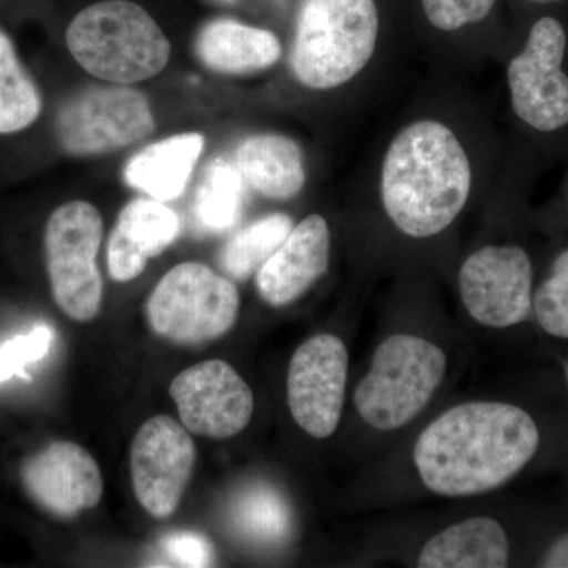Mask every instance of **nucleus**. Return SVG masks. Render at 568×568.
<instances>
[{
    "instance_id": "nucleus-23",
    "label": "nucleus",
    "mask_w": 568,
    "mask_h": 568,
    "mask_svg": "<svg viewBox=\"0 0 568 568\" xmlns=\"http://www.w3.org/2000/svg\"><path fill=\"white\" fill-rule=\"evenodd\" d=\"M293 227V219L286 213H272L257 220L223 246L220 267L233 280L250 278L286 241Z\"/></svg>"
},
{
    "instance_id": "nucleus-18",
    "label": "nucleus",
    "mask_w": 568,
    "mask_h": 568,
    "mask_svg": "<svg viewBox=\"0 0 568 568\" xmlns=\"http://www.w3.org/2000/svg\"><path fill=\"white\" fill-rule=\"evenodd\" d=\"M204 144L200 133L174 134L153 142L126 162L123 179L126 185L152 200L162 203L178 200L185 192Z\"/></svg>"
},
{
    "instance_id": "nucleus-11",
    "label": "nucleus",
    "mask_w": 568,
    "mask_h": 568,
    "mask_svg": "<svg viewBox=\"0 0 568 568\" xmlns=\"http://www.w3.org/2000/svg\"><path fill=\"white\" fill-rule=\"evenodd\" d=\"M349 354L338 336L320 334L297 347L287 369V406L316 439L334 435L345 405Z\"/></svg>"
},
{
    "instance_id": "nucleus-2",
    "label": "nucleus",
    "mask_w": 568,
    "mask_h": 568,
    "mask_svg": "<svg viewBox=\"0 0 568 568\" xmlns=\"http://www.w3.org/2000/svg\"><path fill=\"white\" fill-rule=\"evenodd\" d=\"M470 164L462 142L436 121L410 123L388 145L381 196L388 219L409 237L443 233L470 192Z\"/></svg>"
},
{
    "instance_id": "nucleus-10",
    "label": "nucleus",
    "mask_w": 568,
    "mask_h": 568,
    "mask_svg": "<svg viewBox=\"0 0 568 568\" xmlns=\"http://www.w3.org/2000/svg\"><path fill=\"white\" fill-rule=\"evenodd\" d=\"M532 264L518 246H485L459 268L463 305L478 324L506 328L532 310Z\"/></svg>"
},
{
    "instance_id": "nucleus-12",
    "label": "nucleus",
    "mask_w": 568,
    "mask_h": 568,
    "mask_svg": "<svg viewBox=\"0 0 568 568\" xmlns=\"http://www.w3.org/2000/svg\"><path fill=\"white\" fill-rule=\"evenodd\" d=\"M196 463V446L185 426L155 416L134 436L130 467L134 496L152 517L168 518L181 504Z\"/></svg>"
},
{
    "instance_id": "nucleus-20",
    "label": "nucleus",
    "mask_w": 568,
    "mask_h": 568,
    "mask_svg": "<svg viewBox=\"0 0 568 568\" xmlns=\"http://www.w3.org/2000/svg\"><path fill=\"white\" fill-rule=\"evenodd\" d=\"M510 552L506 530L493 518H470L426 541L420 568H504Z\"/></svg>"
},
{
    "instance_id": "nucleus-17",
    "label": "nucleus",
    "mask_w": 568,
    "mask_h": 568,
    "mask_svg": "<svg viewBox=\"0 0 568 568\" xmlns=\"http://www.w3.org/2000/svg\"><path fill=\"white\" fill-rule=\"evenodd\" d=\"M196 54L207 69L222 74H252L271 69L282 58L274 32L219 18L207 22L196 39Z\"/></svg>"
},
{
    "instance_id": "nucleus-1",
    "label": "nucleus",
    "mask_w": 568,
    "mask_h": 568,
    "mask_svg": "<svg viewBox=\"0 0 568 568\" xmlns=\"http://www.w3.org/2000/svg\"><path fill=\"white\" fill-rule=\"evenodd\" d=\"M540 444L534 418L497 402L452 407L418 436L414 448L422 481L448 497L484 495L525 469Z\"/></svg>"
},
{
    "instance_id": "nucleus-25",
    "label": "nucleus",
    "mask_w": 568,
    "mask_h": 568,
    "mask_svg": "<svg viewBox=\"0 0 568 568\" xmlns=\"http://www.w3.org/2000/svg\"><path fill=\"white\" fill-rule=\"evenodd\" d=\"M534 312L548 335L568 338V250L556 257L551 275L534 295Z\"/></svg>"
},
{
    "instance_id": "nucleus-7",
    "label": "nucleus",
    "mask_w": 568,
    "mask_h": 568,
    "mask_svg": "<svg viewBox=\"0 0 568 568\" xmlns=\"http://www.w3.org/2000/svg\"><path fill=\"white\" fill-rule=\"evenodd\" d=\"M102 239V215L85 201L55 209L44 230L52 297L78 323L95 320L102 308L103 280L97 265Z\"/></svg>"
},
{
    "instance_id": "nucleus-24",
    "label": "nucleus",
    "mask_w": 568,
    "mask_h": 568,
    "mask_svg": "<svg viewBox=\"0 0 568 568\" xmlns=\"http://www.w3.org/2000/svg\"><path fill=\"white\" fill-rule=\"evenodd\" d=\"M231 518L244 537L261 544H280L291 534V508L268 485H254L235 499Z\"/></svg>"
},
{
    "instance_id": "nucleus-30",
    "label": "nucleus",
    "mask_w": 568,
    "mask_h": 568,
    "mask_svg": "<svg viewBox=\"0 0 568 568\" xmlns=\"http://www.w3.org/2000/svg\"><path fill=\"white\" fill-rule=\"evenodd\" d=\"M566 376H567V383H568V362H567Z\"/></svg>"
},
{
    "instance_id": "nucleus-13",
    "label": "nucleus",
    "mask_w": 568,
    "mask_h": 568,
    "mask_svg": "<svg viewBox=\"0 0 568 568\" xmlns=\"http://www.w3.org/2000/svg\"><path fill=\"white\" fill-rule=\"evenodd\" d=\"M170 394L183 426L194 435L227 439L253 416L252 388L223 361H205L174 377Z\"/></svg>"
},
{
    "instance_id": "nucleus-26",
    "label": "nucleus",
    "mask_w": 568,
    "mask_h": 568,
    "mask_svg": "<svg viewBox=\"0 0 568 568\" xmlns=\"http://www.w3.org/2000/svg\"><path fill=\"white\" fill-rule=\"evenodd\" d=\"M52 339V327L40 324L29 334L14 336L0 345V383L13 376H24L26 366L41 361L50 353Z\"/></svg>"
},
{
    "instance_id": "nucleus-19",
    "label": "nucleus",
    "mask_w": 568,
    "mask_h": 568,
    "mask_svg": "<svg viewBox=\"0 0 568 568\" xmlns=\"http://www.w3.org/2000/svg\"><path fill=\"white\" fill-rule=\"evenodd\" d=\"M235 166L254 192L271 200H291L305 185L301 148L282 134L246 138L235 151Z\"/></svg>"
},
{
    "instance_id": "nucleus-14",
    "label": "nucleus",
    "mask_w": 568,
    "mask_h": 568,
    "mask_svg": "<svg viewBox=\"0 0 568 568\" xmlns=\"http://www.w3.org/2000/svg\"><path fill=\"white\" fill-rule=\"evenodd\" d=\"M21 480L37 506L63 519L99 506L103 495L95 459L85 448L67 440H55L26 459Z\"/></svg>"
},
{
    "instance_id": "nucleus-6",
    "label": "nucleus",
    "mask_w": 568,
    "mask_h": 568,
    "mask_svg": "<svg viewBox=\"0 0 568 568\" xmlns=\"http://www.w3.org/2000/svg\"><path fill=\"white\" fill-rule=\"evenodd\" d=\"M241 295L233 282L201 263H182L160 280L149 297L152 331L183 346L226 335L237 321Z\"/></svg>"
},
{
    "instance_id": "nucleus-3",
    "label": "nucleus",
    "mask_w": 568,
    "mask_h": 568,
    "mask_svg": "<svg viewBox=\"0 0 568 568\" xmlns=\"http://www.w3.org/2000/svg\"><path fill=\"white\" fill-rule=\"evenodd\" d=\"M65 40L82 69L111 84L151 80L170 62L171 43L162 28L130 0H103L82 10Z\"/></svg>"
},
{
    "instance_id": "nucleus-28",
    "label": "nucleus",
    "mask_w": 568,
    "mask_h": 568,
    "mask_svg": "<svg viewBox=\"0 0 568 568\" xmlns=\"http://www.w3.org/2000/svg\"><path fill=\"white\" fill-rule=\"evenodd\" d=\"M160 548L179 567H211L215 560L211 541L196 532L168 534Z\"/></svg>"
},
{
    "instance_id": "nucleus-27",
    "label": "nucleus",
    "mask_w": 568,
    "mask_h": 568,
    "mask_svg": "<svg viewBox=\"0 0 568 568\" xmlns=\"http://www.w3.org/2000/svg\"><path fill=\"white\" fill-rule=\"evenodd\" d=\"M496 0H422L426 18L440 31H457L488 17Z\"/></svg>"
},
{
    "instance_id": "nucleus-22",
    "label": "nucleus",
    "mask_w": 568,
    "mask_h": 568,
    "mask_svg": "<svg viewBox=\"0 0 568 568\" xmlns=\"http://www.w3.org/2000/svg\"><path fill=\"white\" fill-rule=\"evenodd\" d=\"M41 95L22 69L13 41L0 29V134L29 129L40 118Z\"/></svg>"
},
{
    "instance_id": "nucleus-21",
    "label": "nucleus",
    "mask_w": 568,
    "mask_h": 568,
    "mask_svg": "<svg viewBox=\"0 0 568 568\" xmlns=\"http://www.w3.org/2000/svg\"><path fill=\"white\" fill-rule=\"evenodd\" d=\"M244 182L235 164L223 159L209 164L194 200V216L204 231L224 233L237 224L244 209Z\"/></svg>"
},
{
    "instance_id": "nucleus-29",
    "label": "nucleus",
    "mask_w": 568,
    "mask_h": 568,
    "mask_svg": "<svg viewBox=\"0 0 568 568\" xmlns=\"http://www.w3.org/2000/svg\"><path fill=\"white\" fill-rule=\"evenodd\" d=\"M540 566L547 568H568V534H564L562 537H559L549 547L547 555L541 559Z\"/></svg>"
},
{
    "instance_id": "nucleus-9",
    "label": "nucleus",
    "mask_w": 568,
    "mask_h": 568,
    "mask_svg": "<svg viewBox=\"0 0 568 568\" xmlns=\"http://www.w3.org/2000/svg\"><path fill=\"white\" fill-rule=\"evenodd\" d=\"M566 44L560 22L541 18L530 29L525 50L508 65L515 114L540 132H555L568 123V77L562 71Z\"/></svg>"
},
{
    "instance_id": "nucleus-31",
    "label": "nucleus",
    "mask_w": 568,
    "mask_h": 568,
    "mask_svg": "<svg viewBox=\"0 0 568 568\" xmlns=\"http://www.w3.org/2000/svg\"><path fill=\"white\" fill-rule=\"evenodd\" d=\"M223 2H233V0H223Z\"/></svg>"
},
{
    "instance_id": "nucleus-16",
    "label": "nucleus",
    "mask_w": 568,
    "mask_h": 568,
    "mask_svg": "<svg viewBox=\"0 0 568 568\" xmlns=\"http://www.w3.org/2000/svg\"><path fill=\"white\" fill-rule=\"evenodd\" d=\"M181 231L178 213L152 197H138L122 209L108 242V271L119 283L132 282L148 261L168 248Z\"/></svg>"
},
{
    "instance_id": "nucleus-4",
    "label": "nucleus",
    "mask_w": 568,
    "mask_h": 568,
    "mask_svg": "<svg viewBox=\"0 0 568 568\" xmlns=\"http://www.w3.org/2000/svg\"><path fill=\"white\" fill-rule=\"evenodd\" d=\"M377 33L375 0H304L291 54L295 78L316 91L346 84L372 59Z\"/></svg>"
},
{
    "instance_id": "nucleus-5",
    "label": "nucleus",
    "mask_w": 568,
    "mask_h": 568,
    "mask_svg": "<svg viewBox=\"0 0 568 568\" xmlns=\"http://www.w3.org/2000/svg\"><path fill=\"white\" fill-rule=\"evenodd\" d=\"M444 351L420 336L392 335L376 347L372 366L355 390L362 420L381 432L409 424L446 375Z\"/></svg>"
},
{
    "instance_id": "nucleus-8",
    "label": "nucleus",
    "mask_w": 568,
    "mask_h": 568,
    "mask_svg": "<svg viewBox=\"0 0 568 568\" xmlns=\"http://www.w3.org/2000/svg\"><path fill=\"white\" fill-rule=\"evenodd\" d=\"M155 129L151 104L129 85H92L59 111L55 130L63 151L89 156L119 151Z\"/></svg>"
},
{
    "instance_id": "nucleus-15",
    "label": "nucleus",
    "mask_w": 568,
    "mask_h": 568,
    "mask_svg": "<svg viewBox=\"0 0 568 568\" xmlns=\"http://www.w3.org/2000/svg\"><path fill=\"white\" fill-rule=\"evenodd\" d=\"M331 257V230L324 216L310 215L257 271L261 297L272 306L293 304L325 274Z\"/></svg>"
}]
</instances>
